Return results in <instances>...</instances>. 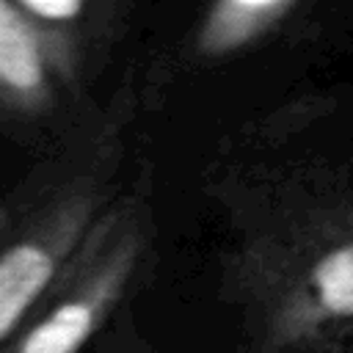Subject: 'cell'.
<instances>
[{"instance_id":"6da1fadb","label":"cell","mask_w":353,"mask_h":353,"mask_svg":"<svg viewBox=\"0 0 353 353\" xmlns=\"http://www.w3.org/2000/svg\"><path fill=\"white\" fill-rule=\"evenodd\" d=\"M237 287L251 353H342L353 336V188L262 232Z\"/></svg>"},{"instance_id":"7a4b0ae2","label":"cell","mask_w":353,"mask_h":353,"mask_svg":"<svg viewBox=\"0 0 353 353\" xmlns=\"http://www.w3.org/2000/svg\"><path fill=\"white\" fill-rule=\"evenodd\" d=\"M146 245L141 204L110 201L0 353H80L124 301Z\"/></svg>"},{"instance_id":"3957f363","label":"cell","mask_w":353,"mask_h":353,"mask_svg":"<svg viewBox=\"0 0 353 353\" xmlns=\"http://www.w3.org/2000/svg\"><path fill=\"white\" fill-rule=\"evenodd\" d=\"M110 199L99 176H80L47 196L0 245V350L74 256Z\"/></svg>"},{"instance_id":"277c9868","label":"cell","mask_w":353,"mask_h":353,"mask_svg":"<svg viewBox=\"0 0 353 353\" xmlns=\"http://www.w3.org/2000/svg\"><path fill=\"white\" fill-rule=\"evenodd\" d=\"M69 88L36 25L17 0H0V110L36 119Z\"/></svg>"},{"instance_id":"5b68a950","label":"cell","mask_w":353,"mask_h":353,"mask_svg":"<svg viewBox=\"0 0 353 353\" xmlns=\"http://www.w3.org/2000/svg\"><path fill=\"white\" fill-rule=\"evenodd\" d=\"M298 8L295 0H218L193 30V52L207 61L237 55L279 33Z\"/></svg>"},{"instance_id":"8992f818","label":"cell","mask_w":353,"mask_h":353,"mask_svg":"<svg viewBox=\"0 0 353 353\" xmlns=\"http://www.w3.org/2000/svg\"><path fill=\"white\" fill-rule=\"evenodd\" d=\"M41 33L66 85L77 83L94 6L85 0H17Z\"/></svg>"}]
</instances>
